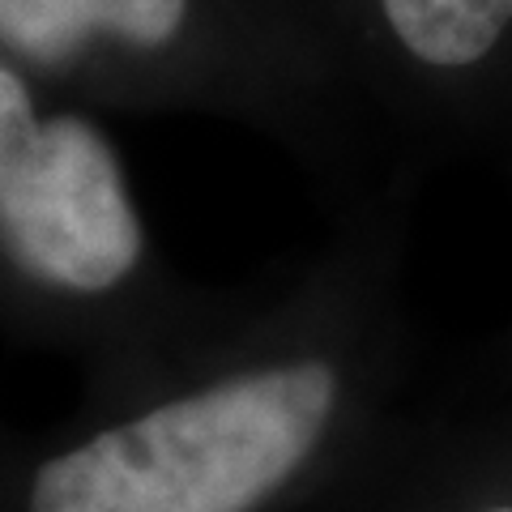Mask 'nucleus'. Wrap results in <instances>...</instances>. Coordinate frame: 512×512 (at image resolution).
Listing matches in <instances>:
<instances>
[{"label":"nucleus","instance_id":"nucleus-1","mask_svg":"<svg viewBox=\"0 0 512 512\" xmlns=\"http://www.w3.org/2000/svg\"><path fill=\"white\" fill-rule=\"evenodd\" d=\"M410 184L359 201L278 286L222 299L214 359L43 457L26 512H261L308 474L397 325Z\"/></svg>","mask_w":512,"mask_h":512},{"label":"nucleus","instance_id":"nucleus-2","mask_svg":"<svg viewBox=\"0 0 512 512\" xmlns=\"http://www.w3.org/2000/svg\"><path fill=\"white\" fill-rule=\"evenodd\" d=\"M0 47L94 111L227 120L320 175L372 128L303 0H0Z\"/></svg>","mask_w":512,"mask_h":512},{"label":"nucleus","instance_id":"nucleus-3","mask_svg":"<svg viewBox=\"0 0 512 512\" xmlns=\"http://www.w3.org/2000/svg\"><path fill=\"white\" fill-rule=\"evenodd\" d=\"M205 303L158 248L94 107L0 47V312L86 342H163Z\"/></svg>","mask_w":512,"mask_h":512},{"label":"nucleus","instance_id":"nucleus-4","mask_svg":"<svg viewBox=\"0 0 512 512\" xmlns=\"http://www.w3.org/2000/svg\"><path fill=\"white\" fill-rule=\"evenodd\" d=\"M372 120L512 163V0H303Z\"/></svg>","mask_w":512,"mask_h":512},{"label":"nucleus","instance_id":"nucleus-5","mask_svg":"<svg viewBox=\"0 0 512 512\" xmlns=\"http://www.w3.org/2000/svg\"><path fill=\"white\" fill-rule=\"evenodd\" d=\"M457 512H512V483H491V491H483L470 504H461Z\"/></svg>","mask_w":512,"mask_h":512}]
</instances>
